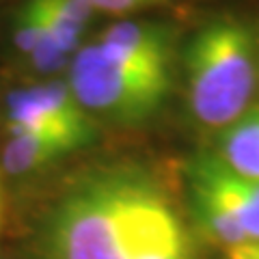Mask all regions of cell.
Returning <instances> with one entry per match:
<instances>
[{
    "mask_svg": "<svg viewBox=\"0 0 259 259\" xmlns=\"http://www.w3.org/2000/svg\"><path fill=\"white\" fill-rule=\"evenodd\" d=\"M162 184L139 166H100L67 186L41 218L39 259H132Z\"/></svg>",
    "mask_w": 259,
    "mask_h": 259,
    "instance_id": "cell-1",
    "label": "cell"
},
{
    "mask_svg": "<svg viewBox=\"0 0 259 259\" xmlns=\"http://www.w3.org/2000/svg\"><path fill=\"white\" fill-rule=\"evenodd\" d=\"M184 91L192 121L223 132L244 115L259 80V35L231 15L205 22L184 48Z\"/></svg>",
    "mask_w": 259,
    "mask_h": 259,
    "instance_id": "cell-2",
    "label": "cell"
},
{
    "mask_svg": "<svg viewBox=\"0 0 259 259\" xmlns=\"http://www.w3.org/2000/svg\"><path fill=\"white\" fill-rule=\"evenodd\" d=\"M67 84L91 117L117 125H141L162 110L173 74L112 59L91 41L71 56Z\"/></svg>",
    "mask_w": 259,
    "mask_h": 259,
    "instance_id": "cell-3",
    "label": "cell"
},
{
    "mask_svg": "<svg viewBox=\"0 0 259 259\" xmlns=\"http://www.w3.org/2000/svg\"><path fill=\"white\" fill-rule=\"evenodd\" d=\"M194 225L225 248L259 242V180L236 173L214 149L184 166Z\"/></svg>",
    "mask_w": 259,
    "mask_h": 259,
    "instance_id": "cell-4",
    "label": "cell"
},
{
    "mask_svg": "<svg viewBox=\"0 0 259 259\" xmlns=\"http://www.w3.org/2000/svg\"><path fill=\"white\" fill-rule=\"evenodd\" d=\"M7 127L50 136L74 151L95 139V121L67 82H41L11 91L7 97Z\"/></svg>",
    "mask_w": 259,
    "mask_h": 259,
    "instance_id": "cell-5",
    "label": "cell"
},
{
    "mask_svg": "<svg viewBox=\"0 0 259 259\" xmlns=\"http://www.w3.org/2000/svg\"><path fill=\"white\" fill-rule=\"evenodd\" d=\"M95 44L112 59L136 67L173 74L175 39L173 28L151 20H125L106 28Z\"/></svg>",
    "mask_w": 259,
    "mask_h": 259,
    "instance_id": "cell-6",
    "label": "cell"
},
{
    "mask_svg": "<svg viewBox=\"0 0 259 259\" xmlns=\"http://www.w3.org/2000/svg\"><path fill=\"white\" fill-rule=\"evenodd\" d=\"M132 259H199L188 227L164 186L147 212Z\"/></svg>",
    "mask_w": 259,
    "mask_h": 259,
    "instance_id": "cell-7",
    "label": "cell"
},
{
    "mask_svg": "<svg viewBox=\"0 0 259 259\" xmlns=\"http://www.w3.org/2000/svg\"><path fill=\"white\" fill-rule=\"evenodd\" d=\"M7 130H9V139L5 143L3 160H0V168H3L5 175L11 177L35 175L44 171V168L52 166L61 158L74 153L71 147H67L61 141L50 139V136L18 127H7Z\"/></svg>",
    "mask_w": 259,
    "mask_h": 259,
    "instance_id": "cell-8",
    "label": "cell"
},
{
    "mask_svg": "<svg viewBox=\"0 0 259 259\" xmlns=\"http://www.w3.org/2000/svg\"><path fill=\"white\" fill-rule=\"evenodd\" d=\"M13 44L18 48V52L32 65V69L44 76L59 74L71 63L69 54L52 39L46 24L39 18V13L32 9L30 3L24 5L18 18H15Z\"/></svg>",
    "mask_w": 259,
    "mask_h": 259,
    "instance_id": "cell-9",
    "label": "cell"
},
{
    "mask_svg": "<svg viewBox=\"0 0 259 259\" xmlns=\"http://www.w3.org/2000/svg\"><path fill=\"white\" fill-rule=\"evenodd\" d=\"M214 151L236 173L259 180V106L218 132Z\"/></svg>",
    "mask_w": 259,
    "mask_h": 259,
    "instance_id": "cell-10",
    "label": "cell"
},
{
    "mask_svg": "<svg viewBox=\"0 0 259 259\" xmlns=\"http://www.w3.org/2000/svg\"><path fill=\"white\" fill-rule=\"evenodd\" d=\"M46 24L48 32L69 56L82 48V32L95 11L84 0H28Z\"/></svg>",
    "mask_w": 259,
    "mask_h": 259,
    "instance_id": "cell-11",
    "label": "cell"
},
{
    "mask_svg": "<svg viewBox=\"0 0 259 259\" xmlns=\"http://www.w3.org/2000/svg\"><path fill=\"white\" fill-rule=\"evenodd\" d=\"M91 9L104 11V13H127V11H139L145 7H151L160 0H84Z\"/></svg>",
    "mask_w": 259,
    "mask_h": 259,
    "instance_id": "cell-12",
    "label": "cell"
},
{
    "mask_svg": "<svg viewBox=\"0 0 259 259\" xmlns=\"http://www.w3.org/2000/svg\"><path fill=\"white\" fill-rule=\"evenodd\" d=\"M229 259H259V242H246V244L227 248Z\"/></svg>",
    "mask_w": 259,
    "mask_h": 259,
    "instance_id": "cell-13",
    "label": "cell"
},
{
    "mask_svg": "<svg viewBox=\"0 0 259 259\" xmlns=\"http://www.w3.org/2000/svg\"><path fill=\"white\" fill-rule=\"evenodd\" d=\"M5 207H7V194H5V173L0 168V236H3L5 227Z\"/></svg>",
    "mask_w": 259,
    "mask_h": 259,
    "instance_id": "cell-14",
    "label": "cell"
}]
</instances>
